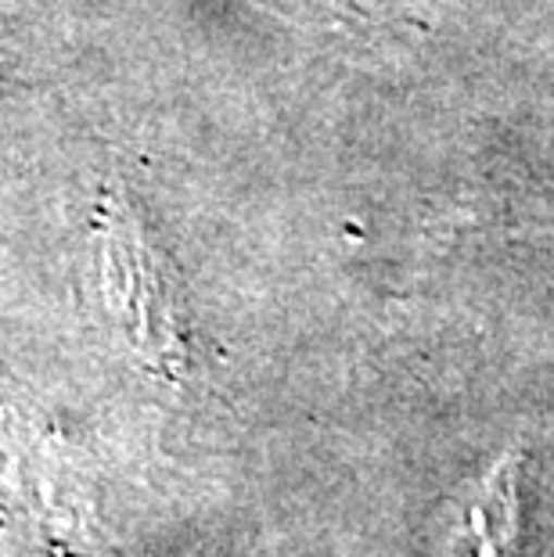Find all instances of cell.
<instances>
[{"instance_id":"2","label":"cell","mask_w":554,"mask_h":557,"mask_svg":"<svg viewBox=\"0 0 554 557\" xmlns=\"http://www.w3.org/2000/svg\"><path fill=\"white\" fill-rule=\"evenodd\" d=\"M518 479H522V454L501 457L487 471L468 500L465 543L471 557H512L518 547Z\"/></svg>"},{"instance_id":"1","label":"cell","mask_w":554,"mask_h":557,"mask_svg":"<svg viewBox=\"0 0 554 557\" xmlns=\"http://www.w3.org/2000/svg\"><path fill=\"white\" fill-rule=\"evenodd\" d=\"M112 216L104 231V263H109V288L120 299V313L145 360L159 371L176 374L187 360L184 335V292L176 281L170 256L156 248L151 234L123 209L109 201Z\"/></svg>"},{"instance_id":"3","label":"cell","mask_w":554,"mask_h":557,"mask_svg":"<svg viewBox=\"0 0 554 557\" xmlns=\"http://www.w3.org/2000/svg\"><path fill=\"white\" fill-rule=\"evenodd\" d=\"M259 4L296 18H353V8H342L338 0H259Z\"/></svg>"}]
</instances>
